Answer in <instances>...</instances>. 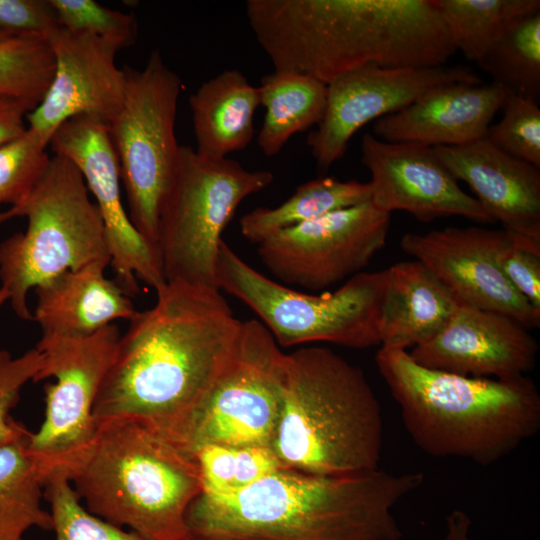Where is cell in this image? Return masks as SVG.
<instances>
[{"instance_id": "obj_1", "label": "cell", "mask_w": 540, "mask_h": 540, "mask_svg": "<svg viewBox=\"0 0 540 540\" xmlns=\"http://www.w3.org/2000/svg\"><path fill=\"white\" fill-rule=\"evenodd\" d=\"M156 296L118 339L94 404L96 426L133 420L171 436L236 348L243 321L219 289L166 282Z\"/></svg>"}, {"instance_id": "obj_2", "label": "cell", "mask_w": 540, "mask_h": 540, "mask_svg": "<svg viewBox=\"0 0 540 540\" xmlns=\"http://www.w3.org/2000/svg\"><path fill=\"white\" fill-rule=\"evenodd\" d=\"M248 23L276 71L325 84L370 65H446L456 52L436 0H248Z\"/></svg>"}, {"instance_id": "obj_3", "label": "cell", "mask_w": 540, "mask_h": 540, "mask_svg": "<svg viewBox=\"0 0 540 540\" xmlns=\"http://www.w3.org/2000/svg\"><path fill=\"white\" fill-rule=\"evenodd\" d=\"M424 481L379 468L348 475L278 470L231 494L202 492L188 509L192 540H400L393 514Z\"/></svg>"}, {"instance_id": "obj_4", "label": "cell", "mask_w": 540, "mask_h": 540, "mask_svg": "<svg viewBox=\"0 0 540 540\" xmlns=\"http://www.w3.org/2000/svg\"><path fill=\"white\" fill-rule=\"evenodd\" d=\"M375 361L408 434L430 456L489 466L540 429V394L526 376H461L423 367L407 350L384 347Z\"/></svg>"}, {"instance_id": "obj_5", "label": "cell", "mask_w": 540, "mask_h": 540, "mask_svg": "<svg viewBox=\"0 0 540 540\" xmlns=\"http://www.w3.org/2000/svg\"><path fill=\"white\" fill-rule=\"evenodd\" d=\"M379 400L363 371L325 347L286 354L281 409L270 448L289 469L348 475L379 468Z\"/></svg>"}, {"instance_id": "obj_6", "label": "cell", "mask_w": 540, "mask_h": 540, "mask_svg": "<svg viewBox=\"0 0 540 540\" xmlns=\"http://www.w3.org/2000/svg\"><path fill=\"white\" fill-rule=\"evenodd\" d=\"M69 480L93 515L151 540H192L186 516L203 484L195 456L133 420L96 426Z\"/></svg>"}, {"instance_id": "obj_7", "label": "cell", "mask_w": 540, "mask_h": 540, "mask_svg": "<svg viewBox=\"0 0 540 540\" xmlns=\"http://www.w3.org/2000/svg\"><path fill=\"white\" fill-rule=\"evenodd\" d=\"M14 217H26L28 226L0 244V280L23 320H33L31 289L66 271L111 264L99 209L81 172L64 156H51L31 193L0 213V224Z\"/></svg>"}, {"instance_id": "obj_8", "label": "cell", "mask_w": 540, "mask_h": 540, "mask_svg": "<svg viewBox=\"0 0 540 540\" xmlns=\"http://www.w3.org/2000/svg\"><path fill=\"white\" fill-rule=\"evenodd\" d=\"M386 271L360 272L333 292L309 294L252 268L224 241L216 283L247 305L279 346L328 342L363 349L381 345Z\"/></svg>"}, {"instance_id": "obj_9", "label": "cell", "mask_w": 540, "mask_h": 540, "mask_svg": "<svg viewBox=\"0 0 540 540\" xmlns=\"http://www.w3.org/2000/svg\"><path fill=\"white\" fill-rule=\"evenodd\" d=\"M273 180L268 170H247L235 160L205 158L180 146L158 219L156 251L165 281L218 289L216 265L225 227L245 198Z\"/></svg>"}, {"instance_id": "obj_10", "label": "cell", "mask_w": 540, "mask_h": 540, "mask_svg": "<svg viewBox=\"0 0 540 540\" xmlns=\"http://www.w3.org/2000/svg\"><path fill=\"white\" fill-rule=\"evenodd\" d=\"M123 69L124 101L108 124L109 135L125 186L128 216L157 254L159 213L179 158L175 121L182 81L159 51L150 54L142 70Z\"/></svg>"}, {"instance_id": "obj_11", "label": "cell", "mask_w": 540, "mask_h": 540, "mask_svg": "<svg viewBox=\"0 0 540 540\" xmlns=\"http://www.w3.org/2000/svg\"><path fill=\"white\" fill-rule=\"evenodd\" d=\"M285 358L259 320L244 321L227 365L168 439L192 454L210 444L270 447L281 409Z\"/></svg>"}, {"instance_id": "obj_12", "label": "cell", "mask_w": 540, "mask_h": 540, "mask_svg": "<svg viewBox=\"0 0 540 540\" xmlns=\"http://www.w3.org/2000/svg\"><path fill=\"white\" fill-rule=\"evenodd\" d=\"M119 328L112 323L84 337L42 335L43 355L34 382L53 377L45 391V416L27 448L50 472H70L89 451L95 435L93 408L115 354Z\"/></svg>"}, {"instance_id": "obj_13", "label": "cell", "mask_w": 540, "mask_h": 540, "mask_svg": "<svg viewBox=\"0 0 540 540\" xmlns=\"http://www.w3.org/2000/svg\"><path fill=\"white\" fill-rule=\"evenodd\" d=\"M389 225L390 214L369 201L285 229L257 252L277 282L318 291L360 273L385 246Z\"/></svg>"}, {"instance_id": "obj_14", "label": "cell", "mask_w": 540, "mask_h": 540, "mask_svg": "<svg viewBox=\"0 0 540 540\" xmlns=\"http://www.w3.org/2000/svg\"><path fill=\"white\" fill-rule=\"evenodd\" d=\"M482 83L465 66L382 68L348 72L327 84L325 114L306 143L316 164L328 169L345 153L352 136L368 122L398 112L439 87Z\"/></svg>"}, {"instance_id": "obj_15", "label": "cell", "mask_w": 540, "mask_h": 540, "mask_svg": "<svg viewBox=\"0 0 540 540\" xmlns=\"http://www.w3.org/2000/svg\"><path fill=\"white\" fill-rule=\"evenodd\" d=\"M49 145L81 172L103 219L111 265L120 286L130 296L138 292L137 278L155 291L165 283L155 250L133 226L124 209L120 169L108 124L79 115L63 122Z\"/></svg>"}, {"instance_id": "obj_16", "label": "cell", "mask_w": 540, "mask_h": 540, "mask_svg": "<svg viewBox=\"0 0 540 540\" xmlns=\"http://www.w3.org/2000/svg\"><path fill=\"white\" fill-rule=\"evenodd\" d=\"M504 229L446 227L406 233L402 250L428 268L460 304L504 314L527 329L540 325L534 308L507 280L499 252L514 238Z\"/></svg>"}, {"instance_id": "obj_17", "label": "cell", "mask_w": 540, "mask_h": 540, "mask_svg": "<svg viewBox=\"0 0 540 540\" xmlns=\"http://www.w3.org/2000/svg\"><path fill=\"white\" fill-rule=\"evenodd\" d=\"M47 42L55 61L54 74L43 100L27 116V128L49 143L55 130L75 116L109 124L125 96V72L115 63L123 47L59 25L48 34Z\"/></svg>"}, {"instance_id": "obj_18", "label": "cell", "mask_w": 540, "mask_h": 540, "mask_svg": "<svg viewBox=\"0 0 540 540\" xmlns=\"http://www.w3.org/2000/svg\"><path fill=\"white\" fill-rule=\"evenodd\" d=\"M361 162L371 174V203L383 212L406 211L421 222L462 216L494 223L480 203L461 189L433 147L387 142L365 133Z\"/></svg>"}, {"instance_id": "obj_19", "label": "cell", "mask_w": 540, "mask_h": 540, "mask_svg": "<svg viewBox=\"0 0 540 540\" xmlns=\"http://www.w3.org/2000/svg\"><path fill=\"white\" fill-rule=\"evenodd\" d=\"M528 329L501 313L460 304L441 330L409 352L419 365L475 378L514 379L536 364Z\"/></svg>"}, {"instance_id": "obj_20", "label": "cell", "mask_w": 540, "mask_h": 540, "mask_svg": "<svg viewBox=\"0 0 540 540\" xmlns=\"http://www.w3.org/2000/svg\"><path fill=\"white\" fill-rule=\"evenodd\" d=\"M456 180L464 181L503 229L540 241V169L512 157L486 137L461 146L433 147Z\"/></svg>"}, {"instance_id": "obj_21", "label": "cell", "mask_w": 540, "mask_h": 540, "mask_svg": "<svg viewBox=\"0 0 540 540\" xmlns=\"http://www.w3.org/2000/svg\"><path fill=\"white\" fill-rule=\"evenodd\" d=\"M506 94L494 83L442 86L376 120L372 134L387 142L429 147L465 145L486 136Z\"/></svg>"}, {"instance_id": "obj_22", "label": "cell", "mask_w": 540, "mask_h": 540, "mask_svg": "<svg viewBox=\"0 0 540 540\" xmlns=\"http://www.w3.org/2000/svg\"><path fill=\"white\" fill-rule=\"evenodd\" d=\"M103 265L66 271L34 288L33 320L42 335L84 337L115 320H131L138 310L129 295L106 278Z\"/></svg>"}, {"instance_id": "obj_23", "label": "cell", "mask_w": 540, "mask_h": 540, "mask_svg": "<svg viewBox=\"0 0 540 540\" xmlns=\"http://www.w3.org/2000/svg\"><path fill=\"white\" fill-rule=\"evenodd\" d=\"M386 271L381 347L407 350L435 336L460 305L448 288L417 260Z\"/></svg>"}, {"instance_id": "obj_24", "label": "cell", "mask_w": 540, "mask_h": 540, "mask_svg": "<svg viewBox=\"0 0 540 540\" xmlns=\"http://www.w3.org/2000/svg\"><path fill=\"white\" fill-rule=\"evenodd\" d=\"M189 105L195 151L200 156L227 158L252 141L260 92L241 71L226 69L202 83L190 96Z\"/></svg>"}, {"instance_id": "obj_25", "label": "cell", "mask_w": 540, "mask_h": 540, "mask_svg": "<svg viewBox=\"0 0 540 540\" xmlns=\"http://www.w3.org/2000/svg\"><path fill=\"white\" fill-rule=\"evenodd\" d=\"M265 117L257 143L268 157L277 155L289 139L318 125L326 110L327 84L295 71H276L258 86Z\"/></svg>"}, {"instance_id": "obj_26", "label": "cell", "mask_w": 540, "mask_h": 540, "mask_svg": "<svg viewBox=\"0 0 540 540\" xmlns=\"http://www.w3.org/2000/svg\"><path fill=\"white\" fill-rule=\"evenodd\" d=\"M371 185L357 180L322 177L298 186L282 204L256 208L240 219L244 238L259 244L269 237L331 212L371 201Z\"/></svg>"}, {"instance_id": "obj_27", "label": "cell", "mask_w": 540, "mask_h": 540, "mask_svg": "<svg viewBox=\"0 0 540 540\" xmlns=\"http://www.w3.org/2000/svg\"><path fill=\"white\" fill-rule=\"evenodd\" d=\"M30 435L0 446V540H23L32 527L53 529L50 512L41 506L50 472L29 452Z\"/></svg>"}, {"instance_id": "obj_28", "label": "cell", "mask_w": 540, "mask_h": 540, "mask_svg": "<svg viewBox=\"0 0 540 540\" xmlns=\"http://www.w3.org/2000/svg\"><path fill=\"white\" fill-rule=\"evenodd\" d=\"M455 51L478 63L515 19L540 11L539 0H436Z\"/></svg>"}, {"instance_id": "obj_29", "label": "cell", "mask_w": 540, "mask_h": 540, "mask_svg": "<svg viewBox=\"0 0 540 540\" xmlns=\"http://www.w3.org/2000/svg\"><path fill=\"white\" fill-rule=\"evenodd\" d=\"M492 83L536 101L540 97V11L511 22L477 63Z\"/></svg>"}, {"instance_id": "obj_30", "label": "cell", "mask_w": 540, "mask_h": 540, "mask_svg": "<svg viewBox=\"0 0 540 540\" xmlns=\"http://www.w3.org/2000/svg\"><path fill=\"white\" fill-rule=\"evenodd\" d=\"M203 491L231 494L251 486L266 476L287 468L266 446L210 444L196 450Z\"/></svg>"}, {"instance_id": "obj_31", "label": "cell", "mask_w": 540, "mask_h": 540, "mask_svg": "<svg viewBox=\"0 0 540 540\" xmlns=\"http://www.w3.org/2000/svg\"><path fill=\"white\" fill-rule=\"evenodd\" d=\"M55 61L47 40L0 41V94L36 108L53 78Z\"/></svg>"}, {"instance_id": "obj_32", "label": "cell", "mask_w": 540, "mask_h": 540, "mask_svg": "<svg viewBox=\"0 0 540 540\" xmlns=\"http://www.w3.org/2000/svg\"><path fill=\"white\" fill-rule=\"evenodd\" d=\"M56 540H151L90 513L74 490L68 472L56 468L44 483Z\"/></svg>"}, {"instance_id": "obj_33", "label": "cell", "mask_w": 540, "mask_h": 540, "mask_svg": "<svg viewBox=\"0 0 540 540\" xmlns=\"http://www.w3.org/2000/svg\"><path fill=\"white\" fill-rule=\"evenodd\" d=\"M48 145L27 128L24 134L0 146V204L15 206L31 193L49 165Z\"/></svg>"}, {"instance_id": "obj_34", "label": "cell", "mask_w": 540, "mask_h": 540, "mask_svg": "<svg viewBox=\"0 0 540 540\" xmlns=\"http://www.w3.org/2000/svg\"><path fill=\"white\" fill-rule=\"evenodd\" d=\"M500 121L486 138L506 154L540 168V109L538 101L507 92Z\"/></svg>"}, {"instance_id": "obj_35", "label": "cell", "mask_w": 540, "mask_h": 540, "mask_svg": "<svg viewBox=\"0 0 540 540\" xmlns=\"http://www.w3.org/2000/svg\"><path fill=\"white\" fill-rule=\"evenodd\" d=\"M59 26L87 33L120 44L123 48L137 37L136 19L131 14L112 10L94 0H48Z\"/></svg>"}, {"instance_id": "obj_36", "label": "cell", "mask_w": 540, "mask_h": 540, "mask_svg": "<svg viewBox=\"0 0 540 540\" xmlns=\"http://www.w3.org/2000/svg\"><path fill=\"white\" fill-rule=\"evenodd\" d=\"M42 362L43 355L36 347L18 357L0 350V446L30 435L31 432L10 412L18 403L25 384L34 382Z\"/></svg>"}, {"instance_id": "obj_37", "label": "cell", "mask_w": 540, "mask_h": 540, "mask_svg": "<svg viewBox=\"0 0 540 540\" xmlns=\"http://www.w3.org/2000/svg\"><path fill=\"white\" fill-rule=\"evenodd\" d=\"M509 283L540 310V241L515 235L498 255Z\"/></svg>"}, {"instance_id": "obj_38", "label": "cell", "mask_w": 540, "mask_h": 540, "mask_svg": "<svg viewBox=\"0 0 540 540\" xmlns=\"http://www.w3.org/2000/svg\"><path fill=\"white\" fill-rule=\"evenodd\" d=\"M56 26L48 0H0V34L7 38L47 40Z\"/></svg>"}, {"instance_id": "obj_39", "label": "cell", "mask_w": 540, "mask_h": 540, "mask_svg": "<svg viewBox=\"0 0 540 540\" xmlns=\"http://www.w3.org/2000/svg\"><path fill=\"white\" fill-rule=\"evenodd\" d=\"M34 109L23 100L0 94V146L25 133V119Z\"/></svg>"}, {"instance_id": "obj_40", "label": "cell", "mask_w": 540, "mask_h": 540, "mask_svg": "<svg viewBox=\"0 0 540 540\" xmlns=\"http://www.w3.org/2000/svg\"><path fill=\"white\" fill-rule=\"evenodd\" d=\"M471 519L465 511L453 510L446 517L445 540H469Z\"/></svg>"}, {"instance_id": "obj_41", "label": "cell", "mask_w": 540, "mask_h": 540, "mask_svg": "<svg viewBox=\"0 0 540 540\" xmlns=\"http://www.w3.org/2000/svg\"><path fill=\"white\" fill-rule=\"evenodd\" d=\"M9 299V296H8V293L5 289L1 288L0 287V307L6 302L8 301Z\"/></svg>"}, {"instance_id": "obj_42", "label": "cell", "mask_w": 540, "mask_h": 540, "mask_svg": "<svg viewBox=\"0 0 540 540\" xmlns=\"http://www.w3.org/2000/svg\"><path fill=\"white\" fill-rule=\"evenodd\" d=\"M6 39H9V38H7V37L0 34V41L6 40Z\"/></svg>"}]
</instances>
